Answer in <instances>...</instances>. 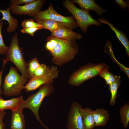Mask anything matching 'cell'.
<instances>
[{
    "label": "cell",
    "instance_id": "1",
    "mask_svg": "<svg viewBox=\"0 0 129 129\" xmlns=\"http://www.w3.org/2000/svg\"><path fill=\"white\" fill-rule=\"evenodd\" d=\"M45 47L53 56L51 60L53 63L60 66L73 59L79 49L76 42L61 39L51 35L47 38Z\"/></svg>",
    "mask_w": 129,
    "mask_h": 129
},
{
    "label": "cell",
    "instance_id": "2",
    "mask_svg": "<svg viewBox=\"0 0 129 129\" xmlns=\"http://www.w3.org/2000/svg\"><path fill=\"white\" fill-rule=\"evenodd\" d=\"M109 69V66L104 63H89L73 73L70 76L68 83L72 86H78L87 80L100 75L102 72Z\"/></svg>",
    "mask_w": 129,
    "mask_h": 129
},
{
    "label": "cell",
    "instance_id": "3",
    "mask_svg": "<svg viewBox=\"0 0 129 129\" xmlns=\"http://www.w3.org/2000/svg\"><path fill=\"white\" fill-rule=\"evenodd\" d=\"M19 43L18 34L16 32L11 39L5 59L7 62L13 63L21 72L22 75L29 80L30 78L27 71L28 63L24 57L23 50L19 46Z\"/></svg>",
    "mask_w": 129,
    "mask_h": 129
},
{
    "label": "cell",
    "instance_id": "4",
    "mask_svg": "<svg viewBox=\"0 0 129 129\" xmlns=\"http://www.w3.org/2000/svg\"><path fill=\"white\" fill-rule=\"evenodd\" d=\"M39 91L35 94L30 95L22 103L20 107L23 109H30L36 117L40 124L46 129H49L43 123L39 117V111L42 103L46 96L52 94L54 91L53 86L52 84H45L41 86Z\"/></svg>",
    "mask_w": 129,
    "mask_h": 129
},
{
    "label": "cell",
    "instance_id": "5",
    "mask_svg": "<svg viewBox=\"0 0 129 129\" xmlns=\"http://www.w3.org/2000/svg\"><path fill=\"white\" fill-rule=\"evenodd\" d=\"M18 69L12 66L5 77L2 86V94L5 96H17L22 94V91L28 81L20 75Z\"/></svg>",
    "mask_w": 129,
    "mask_h": 129
},
{
    "label": "cell",
    "instance_id": "6",
    "mask_svg": "<svg viewBox=\"0 0 129 129\" xmlns=\"http://www.w3.org/2000/svg\"><path fill=\"white\" fill-rule=\"evenodd\" d=\"M64 7L73 15L79 27L84 33L91 25L101 26L102 23L93 18L89 12L76 7L72 2L65 0L63 2Z\"/></svg>",
    "mask_w": 129,
    "mask_h": 129
},
{
    "label": "cell",
    "instance_id": "7",
    "mask_svg": "<svg viewBox=\"0 0 129 129\" xmlns=\"http://www.w3.org/2000/svg\"><path fill=\"white\" fill-rule=\"evenodd\" d=\"M33 17L35 20L48 19L58 22L72 30L78 27L73 16H65L59 14L54 9L51 3L48 9L40 11Z\"/></svg>",
    "mask_w": 129,
    "mask_h": 129
},
{
    "label": "cell",
    "instance_id": "8",
    "mask_svg": "<svg viewBox=\"0 0 129 129\" xmlns=\"http://www.w3.org/2000/svg\"><path fill=\"white\" fill-rule=\"evenodd\" d=\"M59 72L57 67L52 65L44 75L31 78L24 89L28 92L35 90L44 84H52L54 80L58 77Z\"/></svg>",
    "mask_w": 129,
    "mask_h": 129
},
{
    "label": "cell",
    "instance_id": "9",
    "mask_svg": "<svg viewBox=\"0 0 129 129\" xmlns=\"http://www.w3.org/2000/svg\"><path fill=\"white\" fill-rule=\"evenodd\" d=\"M45 2L43 0H36L32 3L22 5L11 4L9 7L13 14L18 15H25L34 17L41 11Z\"/></svg>",
    "mask_w": 129,
    "mask_h": 129
},
{
    "label": "cell",
    "instance_id": "10",
    "mask_svg": "<svg viewBox=\"0 0 129 129\" xmlns=\"http://www.w3.org/2000/svg\"><path fill=\"white\" fill-rule=\"evenodd\" d=\"M81 106L77 102L71 104L68 116L67 129H85L81 111Z\"/></svg>",
    "mask_w": 129,
    "mask_h": 129
},
{
    "label": "cell",
    "instance_id": "11",
    "mask_svg": "<svg viewBox=\"0 0 129 129\" xmlns=\"http://www.w3.org/2000/svg\"><path fill=\"white\" fill-rule=\"evenodd\" d=\"M51 36L67 41L76 42L81 39L82 35L63 26L52 33Z\"/></svg>",
    "mask_w": 129,
    "mask_h": 129
},
{
    "label": "cell",
    "instance_id": "12",
    "mask_svg": "<svg viewBox=\"0 0 129 129\" xmlns=\"http://www.w3.org/2000/svg\"><path fill=\"white\" fill-rule=\"evenodd\" d=\"M23 109L20 107L18 109L12 111L11 120V128L25 129L26 123L23 113Z\"/></svg>",
    "mask_w": 129,
    "mask_h": 129
},
{
    "label": "cell",
    "instance_id": "13",
    "mask_svg": "<svg viewBox=\"0 0 129 129\" xmlns=\"http://www.w3.org/2000/svg\"><path fill=\"white\" fill-rule=\"evenodd\" d=\"M71 1L74 3L77 4L82 9L89 13L90 10L95 11L99 16H101L103 13L106 11L94 0H73Z\"/></svg>",
    "mask_w": 129,
    "mask_h": 129
},
{
    "label": "cell",
    "instance_id": "14",
    "mask_svg": "<svg viewBox=\"0 0 129 129\" xmlns=\"http://www.w3.org/2000/svg\"><path fill=\"white\" fill-rule=\"evenodd\" d=\"M97 20L102 24H107L110 27L112 30L115 33L116 37L125 47L126 53L129 57V42L125 33L121 30H118L117 27H115L113 24L107 19L101 17L98 18Z\"/></svg>",
    "mask_w": 129,
    "mask_h": 129
},
{
    "label": "cell",
    "instance_id": "15",
    "mask_svg": "<svg viewBox=\"0 0 129 129\" xmlns=\"http://www.w3.org/2000/svg\"><path fill=\"white\" fill-rule=\"evenodd\" d=\"M23 96L9 100L4 99L0 96V111L9 109L12 111L18 109L24 100Z\"/></svg>",
    "mask_w": 129,
    "mask_h": 129
},
{
    "label": "cell",
    "instance_id": "16",
    "mask_svg": "<svg viewBox=\"0 0 129 129\" xmlns=\"http://www.w3.org/2000/svg\"><path fill=\"white\" fill-rule=\"evenodd\" d=\"M93 116L95 126H104L109 120L108 111L104 108H98L93 111Z\"/></svg>",
    "mask_w": 129,
    "mask_h": 129
},
{
    "label": "cell",
    "instance_id": "17",
    "mask_svg": "<svg viewBox=\"0 0 129 129\" xmlns=\"http://www.w3.org/2000/svg\"><path fill=\"white\" fill-rule=\"evenodd\" d=\"M11 11L9 6L5 10L0 9V12L3 16L0 19V22L3 20L7 21L8 26L6 31L8 33L13 32L18 27V20L17 19L14 18L11 16Z\"/></svg>",
    "mask_w": 129,
    "mask_h": 129
},
{
    "label": "cell",
    "instance_id": "18",
    "mask_svg": "<svg viewBox=\"0 0 129 129\" xmlns=\"http://www.w3.org/2000/svg\"><path fill=\"white\" fill-rule=\"evenodd\" d=\"M81 111L85 129H93L96 127L93 116V110L88 108L82 107Z\"/></svg>",
    "mask_w": 129,
    "mask_h": 129
},
{
    "label": "cell",
    "instance_id": "19",
    "mask_svg": "<svg viewBox=\"0 0 129 129\" xmlns=\"http://www.w3.org/2000/svg\"><path fill=\"white\" fill-rule=\"evenodd\" d=\"M35 21L42 26V29L48 30L52 33L64 26L59 22L50 20H36Z\"/></svg>",
    "mask_w": 129,
    "mask_h": 129
},
{
    "label": "cell",
    "instance_id": "20",
    "mask_svg": "<svg viewBox=\"0 0 129 129\" xmlns=\"http://www.w3.org/2000/svg\"><path fill=\"white\" fill-rule=\"evenodd\" d=\"M104 48L105 49L104 51L108 53L110 56L113 60L118 65L121 70L124 72L129 78V69L119 63L115 58L113 54L112 46L110 41H106Z\"/></svg>",
    "mask_w": 129,
    "mask_h": 129
},
{
    "label": "cell",
    "instance_id": "21",
    "mask_svg": "<svg viewBox=\"0 0 129 129\" xmlns=\"http://www.w3.org/2000/svg\"><path fill=\"white\" fill-rule=\"evenodd\" d=\"M119 115L120 122L124 128H126L129 123V102L125 103L120 108Z\"/></svg>",
    "mask_w": 129,
    "mask_h": 129
},
{
    "label": "cell",
    "instance_id": "22",
    "mask_svg": "<svg viewBox=\"0 0 129 129\" xmlns=\"http://www.w3.org/2000/svg\"><path fill=\"white\" fill-rule=\"evenodd\" d=\"M120 78L121 77L114 82L109 85V90L111 94L109 103L111 106H114L115 104L118 89L121 83Z\"/></svg>",
    "mask_w": 129,
    "mask_h": 129
},
{
    "label": "cell",
    "instance_id": "23",
    "mask_svg": "<svg viewBox=\"0 0 129 129\" xmlns=\"http://www.w3.org/2000/svg\"><path fill=\"white\" fill-rule=\"evenodd\" d=\"M40 64L36 57L29 61L28 63L27 71L30 79L33 77L35 71L39 67Z\"/></svg>",
    "mask_w": 129,
    "mask_h": 129
},
{
    "label": "cell",
    "instance_id": "24",
    "mask_svg": "<svg viewBox=\"0 0 129 129\" xmlns=\"http://www.w3.org/2000/svg\"><path fill=\"white\" fill-rule=\"evenodd\" d=\"M100 75L105 81L106 84L109 85L111 84L120 77L115 75L108 71V70L104 71L102 72Z\"/></svg>",
    "mask_w": 129,
    "mask_h": 129
},
{
    "label": "cell",
    "instance_id": "25",
    "mask_svg": "<svg viewBox=\"0 0 129 129\" xmlns=\"http://www.w3.org/2000/svg\"><path fill=\"white\" fill-rule=\"evenodd\" d=\"M50 68V67L47 66L44 64H40L35 71L33 77H39L44 75L49 70Z\"/></svg>",
    "mask_w": 129,
    "mask_h": 129
},
{
    "label": "cell",
    "instance_id": "26",
    "mask_svg": "<svg viewBox=\"0 0 129 129\" xmlns=\"http://www.w3.org/2000/svg\"><path fill=\"white\" fill-rule=\"evenodd\" d=\"M4 21L0 22V55H6L9 50V47L4 44L2 34V30Z\"/></svg>",
    "mask_w": 129,
    "mask_h": 129
},
{
    "label": "cell",
    "instance_id": "27",
    "mask_svg": "<svg viewBox=\"0 0 129 129\" xmlns=\"http://www.w3.org/2000/svg\"><path fill=\"white\" fill-rule=\"evenodd\" d=\"M21 25L23 28L36 27L41 28L42 26L39 23L35 22L34 20L31 19H27L22 22Z\"/></svg>",
    "mask_w": 129,
    "mask_h": 129
},
{
    "label": "cell",
    "instance_id": "28",
    "mask_svg": "<svg viewBox=\"0 0 129 129\" xmlns=\"http://www.w3.org/2000/svg\"><path fill=\"white\" fill-rule=\"evenodd\" d=\"M41 29V28L36 27L24 28L21 29L20 31L23 33L28 34L32 36H33L36 31Z\"/></svg>",
    "mask_w": 129,
    "mask_h": 129
},
{
    "label": "cell",
    "instance_id": "29",
    "mask_svg": "<svg viewBox=\"0 0 129 129\" xmlns=\"http://www.w3.org/2000/svg\"><path fill=\"white\" fill-rule=\"evenodd\" d=\"M114 1L123 10H124L127 8L129 9V0L124 1L123 0H114Z\"/></svg>",
    "mask_w": 129,
    "mask_h": 129
},
{
    "label": "cell",
    "instance_id": "30",
    "mask_svg": "<svg viewBox=\"0 0 129 129\" xmlns=\"http://www.w3.org/2000/svg\"><path fill=\"white\" fill-rule=\"evenodd\" d=\"M36 0H11V4L16 5H20L21 4L24 5L28 4L35 1Z\"/></svg>",
    "mask_w": 129,
    "mask_h": 129
},
{
    "label": "cell",
    "instance_id": "31",
    "mask_svg": "<svg viewBox=\"0 0 129 129\" xmlns=\"http://www.w3.org/2000/svg\"><path fill=\"white\" fill-rule=\"evenodd\" d=\"M6 115L5 110L0 111V129H5V124L3 122L4 117Z\"/></svg>",
    "mask_w": 129,
    "mask_h": 129
},
{
    "label": "cell",
    "instance_id": "32",
    "mask_svg": "<svg viewBox=\"0 0 129 129\" xmlns=\"http://www.w3.org/2000/svg\"><path fill=\"white\" fill-rule=\"evenodd\" d=\"M5 65V64H3V66L2 70L0 72V96L2 94V90L1 88V86L2 82V76L4 68Z\"/></svg>",
    "mask_w": 129,
    "mask_h": 129
},
{
    "label": "cell",
    "instance_id": "33",
    "mask_svg": "<svg viewBox=\"0 0 129 129\" xmlns=\"http://www.w3.org/2000/svg\"><path fill=\"white\" fill-rule=\"evenodd\" d=\"M12 129V128H11V129Z\"/></svg>",
    "mask_w": 129,
    "mask_h": 129
}]
</instances>
